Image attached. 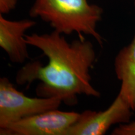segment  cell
<instances>
[{
	"instance_id": "1",
	"label": "cell",
	"mask_w": 135,
	"mask_h": 135,
	"mask_svg": "<svg viewBox=\"0 0 135 135\" xmlns=\"http://www.w3.org/2000/svg\"><path fill=\"white\" fill-rule=\"evenodd\" d=\"M25 40L29 46L41 50L48 61L46 65L38 61L27 63L17 73V83L40 81L38 97H58L67 105L76 104L78 95L100 97L91 84L90 70L97 60L91 42L78 38L70 43L55 30L42 35L26 34Z\"/></svg>"
},
{
	"instance_id": "2",
	"label": "cell",
	"mask_w": 135,
	"mask_h": 135,
	"mask_svg": "<svg viewBox=\"0 0 135 135\" xmlns=\"http://www.w3.org/2000/svg\"><path fill=\"white\" fill-rule=\"evenodd\" d=\"M103 9L88 0H34L30 10L32 18H39L62 35L76 33L78 38L84 35L94 38L101 46L104 39L97 30Z\"/></svg>"
},
{
	"instance_id": "3",
	"label": "cell",
	"mask_w": 135,
	"mask_h": 135,
	"mask_svg": "<svg viewBox=\"0 0 135 135\" xmlns=\"http://www.w3.org/2000/svg\"><path fill=\"white\" fill-rule=\"evenodd\" d=\"M63 103L58 97L31 98L17 90L7 78L0 79V128L51 109Z\"/></svg>"
},
{
	"instance_id": "4",
	"label": "cell",
	"mask_w": 135,
	"mask_h": 135,
	"mask_svg": "<svg viewBox=\"0 0 135 135\" xmlns=\"http://www.w3.org/2000/svg\"><path fill=\"white\" fill-rule=\"evenodd\" d=\"M80 113L54 109L27 117L7 127L0 128L1 135H66Z\"/></svg>"
},
{
	"instance_id": "5",
	"label": "cell",
	"mask_w": 135,
	"mask_h": 135,
	"mask_svg": "<svg viewBox=\"0 0 135 135\" xmlns=\"http://www.w3.org/2000/svg\"><path fill=\"white\" fill-rule=\"evenodd\" d=\"M133 111L118 94L107 109L103 111L86 110L68 129L66 135H103L116 124L129 123Z\"/></svg>"
},
{
	"instance_id": "6",
	"label": "cell",
	"mask_w": 135,
	"mask_h": 135,
	"mask_svg": "<svg viewBox=\"0 0 135 135\" xmlns=\"http://www.w3.org/2000/svg\"><path fill=\"white\" fill-rule=\"evenodd\" d=\"M36 25L34 20L12 21L0 14V46L11 62L21 64L30 58L25 33Z\"/></svg>"
},
{
	"instance_id": "7",
	"label": "cell",
	"mask_w": 135,
	"mask_h": 135,
	"mask_svg": "<svg viewBox=\"0 0 135 135\" xmlns=\"http://www.w3.org/2000/svg\"><path fill=\"white\" fill-rule=\"evenodd\" d=\"M114 71L121 81L119 94L135 110V35L129 45L118 52L114 60Z\"/></svg>"
},
{
	"instance_id": "8",
	"label": "cell",
	"mask_w": 135,
	"mask_h": 135,
	"mask_svg": "<svg viewBox=\"0 0 135 135\" xmlns=\"http://www.w3.org/2000/svg\"><path fill=\"white\" fill-rule=\"evenodd\" d=\"M113 135H135V121L119 124L111 133Z\"/></svg>"
},
{
	"instance_id": "9",
	"label": "cell",
	"mask_w": 135,
	"mask_h": 135,
	"mask_svg": "<svg viewBox=\"0 0 135 135\" xmlns=\"http://www.w3.org/2000/svg\"><path fill=\"white\" fill-rule=\"evenodd\" d=\"M18 0H0V14L5 15L16 8Z\"/></svg>"
},
{
	"instance_id": "10",
	"label": "cell",
	"mask_w": 135,
	"mask_h": 135,
	"mask_svg": "<svg viewBox=\"0 0 135 135\" xmlns=\"http://www.w3.org/2000/svg\"><path fill=\"white\" fill-rule=\"evenodd\" d=\"M134 4H135V0H134Z\"/></svg>"
}]
</instances>
